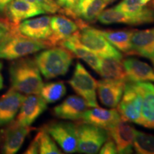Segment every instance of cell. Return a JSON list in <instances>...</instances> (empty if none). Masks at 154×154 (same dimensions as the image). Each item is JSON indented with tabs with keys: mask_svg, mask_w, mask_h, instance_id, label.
<instances>
[{
	"mask_svg": "<svg viewBox=\"0 0 154 154\" xmlns=\"http://www.w3.org/2000/svg\"><path fill=\"white\" fill-rule=\"evenodd\" d=\"M125 82L109 79L97 82V91L102 104L109 108L117 107L124 94Z\"/></svg>",
	"mask_w": 154,
	"mask_h": 154,
	"instance_id": "5bb4252c",
	"label": "cell"
},
{
	"mask_svg": "<svg viewBox=\"0 0 154 154\" xmlns=\"http://www.w3.org/2000/svg\"><path fill=\"white\" fill-rule=\"evenodd\" d=\"M106 38L119 51L126 54H133L131 37L135 30H100Z\"/></svg>",
	"mask_w": 154,
	"mask_h": 154,
	"instance_id": "d4e9b609",
	"label": "cell"
},
{
	"mask_svg": "<svg viewBox=\"0 0 154 154\" xmlns=\"http://www.w3.org/2000/svg\"><path fill=\"white\" fill-rule=\"evenodd\" d=\"M47 109V103L39 94L25 96L14 124L22 126H30Z\"/></svg>",
	"mask_w": 154,
	"mask_h": 154,
	"instance_id": "30bf717a",
	"label": "cell"
},
{
	"mask_svg": "<svg viewBox=\"0 0 154 154\" xmlns=\"http://www.w3.org/2000/svg\"><path fill=\"white\" fill-rule=\"evenodd\" d=\"M88 106L80 96H69L59 105L54 108L53 112L57 118L64 120L78 121L82 117Z\"/></svg>",
	"mask_w": 154,
	"mask_h": 154,
	"instance_id": "e0dca14e",
	"label": "cell"
},
{
	"mask_svg": "<svg viewBox=\"0 0 154 154\" xmlns=\"http://www.w3.org/2000/svg\"><path fill=\"white\" fill-rule=\"evenodd\" d=\"M97 73L104 79L124 81L128 79L123 62L118 59L101 58Z\"/></svg>",
	"mask_w": 154,
	"mask_h": 154,
	"instance_id": "484cf974",
	"label": "cell"
},
{
	"mask_svg": "<svg viewBox=\"0 0 154 154\" xmlns=\"http://www.w3.org/2000/svg\"><path fill=\"white\" fill-rule=\"evenodd\" d=\"M38 151H39V147H38V138L35 136L34 140H32V143L29 146L27 149L24 152L25 154H36L38 153Z\"/></svg>",
	"mask_w": 154,
	"mask_h": 154,
	"instance_id": "e575fe53",
	"label": "cell"
},
{
	"mask_svg": "<svg viewBox=\"0 0 154 154\" xmlns=\"http://www.w3.org/2000/svg\"><path fill=\"white\" fill-rule=\"evenodd\" d=\"M43 128L59 144L64 153H73L76 151V124L70 121H51Z\"/></svg>",
	"mask_w": 154,
	"mask_h": 154,
	"instance_id": "ba28073f",
	"label": "cell"
},
{
	"mask_svg": "<svg viewBox=\"0 0 154 154\" xmlns=\"http://www.w3.org/2000/svg\"><path fill=\"white\" fill-rule=\"evenodd\" d=\"M79 38L84 47L100 58L122 59L121 51L113 47L99 29L85 26L80 29Z\"/></svg>",
	"mask_w": 154,
	"mask_h": 154,
	"instance_id": "5b68a950",
	"label": "cell"
},
{
	"mask_svg": "<svg viewBox=\"0 0 154 154\" xmlns=\"http://www.w3.org/2000/svg\"><path fill=\"white\" fill-rule=\"evenodd\" d=\"M23 1H26V2H30V3L34 4V5H38V4H37V2H36V0H23Z\"/></svg>",
	"mask_w": 154,
	"mask_h": 154,
	"instance_id": "74e56055",
	"label": "cell"
},
{
	"mask_svg": "<svg viewBox=\"0 0 154 154\" xmlns=\"http://www.w3.org/2000/svg\"><path fill=\"white\" fill-rule=\"evenodd\" d=\"M45 13L44 9L38 5L23 0H14L11 2L5 11L7 21L11 27H17L19 23L25 19Z\"/></svg>",
	"mask_w": 154,
	"mask_h": 154,
	"instance_id": "4fadbf2b",
	"label": "cell"
},
{
	"mask_svg": "<svg viewBox=\"0 0 154 154\" xmlns=\"http://www.w3.org/2000/svg\"><path fill=\"white\" fill-rule=\"evenodd\" d=\"M77 150L80 153L95 154L109 138L107 130L88 123H76Z\"/></svg>",
	"mask_w": 154,
	"mask_h": 154,
	"instance_id": "8992f818",
	"label": "cell"
},
{
	"mask_svg": "<svg viewBox=\"0 0 154 154\" xmlns=\"http://www.w3.org/2000/svg\"><path fill=\"white\" fill-rule=\"evenodd\" d=\"M115 0H104V2L106 3L107 4V5H109V4H111V3H112V2H114Z\"/></svg>",
	"mask_w": 154,
	"mask_h": 154,
	"instance_id": "f35d334b",
	"label": "cell"
},
{
	"mask_svg": "<svg viewBox=\"0 0 154 154\" xmlns=\"http://www.w3.org/2000/svg\"><path fill=\"white\" fill-rule=\"evenodd\" d=\"M74 56L63 47L47 48L35 56V62L40 72L47 79L63 76L68 72Z\"/></svg>",
	"mask_w": 154,
	"mask_h": 154,
	"instance_id": "3957f363",
	"label": "cell"
},
{
	"mask_svg": "<svg viewBox=\"0 0 154 154\" xmlns=\"http://www.w3.org/2000/svg\"><path fill=\"white\" fill-rule=\"evenodd\" d=\"M134 148L137 153L154 154V136L136 130Z\"/></svg>",
	"mask_w": 154,
	"mask_h": 154,
	"instance_id": "83f0119b",
	"label": "cell"
},
{
	"mask_svg": "<svg viewBox=\"0 0 154 154\" xmlns=\"http://www.w3.org/2000/svg\"><path fill=\"white\" fill-rule=\"evenodd\" d=\"M143 103V92L139 82L127 79L125 82L124 94L117 106V111L121 119L139 124Z\"/></svg>",
	"mask_w": 154,
	"mask_h": 154,
	"instance_id": "277c9868",
	"label": "cell"
},
{
	"mask_svg": "<svg viewBox=\"0 0 154 154\" xmlns=\"http://www.w3.org/2000/svg\"><path fill=\"white\" fill-rule=\"evenodd\" d=\"M79 0H57V3L61 7V14L71 17L76 22L79 26H82L84 22L77 17L76 9Z\"/></svg>",
	"mask_w": 154,
	"mask_h": 154,
	"instance_id": "4dcf8cb0",
	"label": "cell"
},
{
	"mask_svg": "<svg viewBox=\"0 0 154 154\" xmlns=\"http://www.w3.org/2000/svg\"><path fill=\"white\" fill-rule=\"evenodd\" d=\"M51 17L42 16L31 19H25L17 26V30L22 35L41 41H48L51 36Z\"/></svg>",
	"mask_w": 154,
	"mask_h": 154,
	"instance_id": "7c38bea8",
	"label": "cell"
},
{
	"mask_svg": "<svg viewBox=\"0 0 154 154\" xmlns=\"http://www.w3.org/2000/svg\"><path fill=\"white\" fill-rule=\"evenodd\" d=\"M82 119L84 122L95 125L106 130L122 120L116 109L113 108L111 109H106L99 106L86 109Z\"/></svg>",
	"mask_w": 154,
	"mask_h": 154,
	"instance_id": "ac0fdd59",
	"label": "cell"
},
{
	"mask_svg": "<svg viewBox=\"0 0 154 154\" xmlns=\"http://www.w3.org/2000/svg\"><path fill=\"white\" fill-rule=\"evenodd\" d=\"M2 137H3V136H2V133L1 131H0V142L2 141Z\"/></svg>",
	"mask_w": 154,
	"mask_h": 154,
	"instance_id": "ab89813d",
	"label": "cell"
},
{
	"mask_svg": "<svg viewBox=\"0 0 154 154\" xmlns=\"http://www.w3.org/2000/svg\"><path fill=\"white\" fill-rule=\"evenodd\" d=\"M151 0H122L116 8L124 13L131 21V25L154 23V9L146 7Z\"/></svg>",
	"mask_w": 154,
	"mask_h": 154,
	"instance_id": "9c48e42d",
	"label": "cell"
},
{
	"mask_svg": "<svg viewBox=\"0 0 154 154\" xmlns=\"http://www.w3.org/2000/svg\"><path fill=\"white\" fill-rule=\"evenodd\" d=\"M49 47L47 41L29 38L12 27L0 40V59L14 60Z\"/></svg>",
	"mask_w": 154,
	"mask_h": 154,
	"instance_id": "7a4b0ae2",
	"label": "cell"
},
{
	"mask_svg": "<svg viewBox=\"0 0 154 154\" xmlns=\"http://www.w3.org/2000/svg\"><path fill=\"white\" fill-rule=\"evenodd\" d=\"M30 126H19L13 123L6 130L2 151L3 153L14 154L21 149L28 134L32 131Z\"/></svg>",
	"mask_w": 154,
	"mask_h": 154,
	"instance_id": "44dd1931",
	"label": "cell"
},
{
	"mask_svg": "<svg viewBox=\"0 0 154 154\" xmlns=\"http://www.w3.org/2000/svg\"><path fill=\"white\" fill-rule=\"evenodd\" d=\"M128 79L134 82H154V70L148 63L135 58L123 61Z\"/></svg>",
	"mask_w": 154,
	"mask_h": 154,
	"instance_id": "603a6c76",
	"label": "cell"
},
{
	"mask_svg": "<svg viewBox=\"0 0 154 154\" xmlns=\"http://www.w3.org/2000/svg\"><path fill=\"white\" fill-rule=\"evenodd\" d=\"M9 76L12 88L22 94H39L44 85L35 60L31 58L13 61L9 66Z\"/></svg>",
	"mask_w": 154,
	"mask_h": 154,
	"instance_id": "6da1fadb",
	"label": "cell"
},
{
	"mask_svg": "<svg viewBox=\"0 0 154 154\" xmlns=\"http://www.w3.org/2000/svg\"><path fill=\"white\" fill-rule=\"evenodd\" d=\"M66 93V88L63 82H49L44 84L39 95L47 103H52L62 99Z\"/></svg>",
	"mask_w": 154,
	"mask_h": 154,
	"instance_id": "4316f807",
	"label": "cell"
},
{
	"mask_svg": "<svg viewBox=\"0 0 154 154\" xmlns=\"http://www.w3.org/2000/svg\"><path fill=\"white\" fill-rule=\"evenodd\" d=\"M38 138L39 151L41 154H61L62 152L58 148L56 141L50 135L42 128L36 134Z\"/></svg>",
	"mask_w": 154,
	"mask_h": 154,
	"instance_id": "f546056e",
	"label": "cell"
},
{
	"mask_svg": "<svg viewBox=\"0 0 154 154\" xmlns=\"http://www.w3.org/2000/svg\"><path fill=\"white\" fill-rule=\"evenodd\" d=\"M143 92V103L139 125L154 129V84L138 82Z\"/></svg>",
	"mask_w": 154,
	"mask_h": 154,
	"instance_id": "7402d4cb",
	"label": "cell"
},
{
	"mask_svg": "<svg viewBox=\"0 0 154 154\" xmlns=\"http://www.w3.org/2000/svg\"><path fill=\"white\" fill-rule=\"evenodd\" d=\"M109 137L116 146L118 153H132L136 129L128 121L121 120L107 129Z\"/></svg>",
	"mask_w": 154,
	"mask_h": 154,
	"instance_id": "8fae6325",
	"label": "cell"
},
{
	"mask_svg": "<svg viewBox=\"0 0 154 154\" xmlns=\"http://www.w3.org/2000/svg\"><path fill=\"white\" fill-rule=\"evenodd\" d=\"M107 5L104 0H79L76 9V15L86 23L95 22Z\"/></svg>",
	"mask_w": 154,
	"mask_h": 154,
	"instance_id": "cb8c5ba5",
	"label": "cell"
},
{
	"mask_svg": "<svg viewBox=\"0 0 154 154\" xmlns=\"http://www.w3.org/2000/svg\"><path fill=\"white\" fill-rule=\"evenodd\" d=\"M24 99L25 96L13 88L0 97V126L14 121Z\"/></svg>",
	"mask_w": 154,
	"mask_h": 154,
	"instance_id": "2e32d148",
	"label": "cell"
},
{
	"mask_svg": "<svg viewBox=\"0 0 154 154\" xmlns=\"http://www.w3.org/2000/svg\"><path fill=\"white\" fill-rule=\"evenodd\" d=\"M38 5L42 9H44L46 13L49 14H56L61 13V9L59 5L54 0H36Z\"/></svg>",
	"mask_w": 154,
	"mask_h": 154,
	"instance_id": "1f68e13d",
	"label": "cell"
},
{
	"mask_svg": "<svg viewBox=\"0 0 154 154\" xmlns=\"http://www.w3.org/2000/svg\"><path fill=\"white\" fill-rule=\"evenodd\" d=\"M69 84L79 96L85 100L88 106H99L96 98L97 82L80 62L76 63Z\"/></svg>",
	"mask_w": 154,
	"mask_h": 154,
	"instance_id": "52a82bcc",
	"label": "cell"
},
{
	"mask_svg": "<svg viewBox=\"0 0 154 154\" xmlns=\"http://www.w3.org/2000/svg\"><path fill=\"white\" fill-rule=\"evenodd\" d=\"M50 26L52 34L47 42L51 47L59 45L63 40L80 30L79 26L74 20L63 15L51 17Z\"/></svg>",
	"mask_w": 154,
	"mask_h": 154,
	"instance_id": "9a60e30c",
	"label": "cell"
},
{
	"mask_svg": "<svg viewBox=\"0 0 154 154\" xmlns=\"http://www.w3.org/2000/svg\"><path fill=\"white\" fill-rule=\"evenodd\" d=\"M79 31L76 32L70 37L61 42L59 45L68 49L75 57L84 60L92 69L98 72L101 58L95 54L92 53L80 43L79 38Z\"/></svg>",
	"mask_w": 154,
	"mask_h": 154,
	"instance_id": "ffe728a7",
	"label": "cell"
},
{
	"mask_svg": "<svg viewBox=\"0 0 154 154\" xmlns=\"http://www.w3.org/2000/svg\"><path fill=\"white\" fill-rule=\"evenodd\" d=\"M99 153L101 154H115L118 153L116 146L114 141L110 137L106 140V142L101 146V149L99 150Z\"/></svg>",
	"mask_w": 154,
	"mask_h": 154,
	"instance_id": "d6a6232c",
	"label": "cell"
},
{
	"mask_svg": "<svg viewBox=\"0 0 154 154\" xmlns=\"http://www.w3.org/2000/svg\"><path fill=\"white\" fill-rule=\"evenodd\" d=\"M133 54L139 55L154 61V27L135 30L131 37Z\"/></svg>",
	"mask_w": 154,
	"mask_h": 154,
	"instance_id": "d6986e66",
	"label": "cell"
},
{
	"mask_svg": "<svg viewBox=\"0 0 154 154\" xmlns=\"http://www.w3.org/2000/svg\"><path fill=\"white\" fill-rule=\"evenodd\" d=\"M151 7H152V8L154 9V0H153V2H151Z\"/></svg>",
	"mask_w": 154,
	"mask_h": 154,
	"instance_id": "60d3db41",
	"label": "cell"
},
{
	"mask_svg": "<svg viewBox=\"0 0 154 154\" xmlns=\"http://www.w3.org/2000/svg\"><path fill=\"white\" fill-rule=\"evenodd\" d=\"M152 62H153V66H154V61H152Z\"/></svg>",
	"mask_w": 154,
	"mask_h": 154,
	"instance_id": "b9f144b4",
	"label": "cell"
},
{
	"mask_svg": "<svg viewBox=\"0 0 154 154\" xmlns=\"http://www.w3.org/2000/svg\"><path fill=\"white\" fill-rule=\"evenodd\" d=\"M11 29V25L9 24V23L7 20L0 19V40L8 34Z\"/></svg>",
	"mask_w": 154,
	"mask_h": 154,
	"instance_id": "836d02e7",
	"label": "cell"
},
{
	"mask_svg": "<svg viewBox=\"0 0 154 154\" xmlns=\"http://www.w3.org/2000/svg\"><path fill=\"white\" fill-rule=\"evenodd\" d=\"M97 20L101 24L109 25L113 24H124L131 25V21L124 13L116 7L107 9L101 11Z\"/></svg>",
	"mask_w": 154,
	"mask_h": 154,
	"instance_id": "f1b7e54d",
	"label": "cell"
},
{
	"mask_svg": "<svg viewBox=\"0 0 154 154\" xmlns=\"http://www.w3.org/2000/svg\"><path fill=\"white\" fill-rule=\"evenodd\" d=\"M14 0H0V14H5L7 7Z\"/></svg>",
	"mask_w": 154,
	"mask_h": 154,
	"instance_id": "d590c367",
	"label": "cell"
},
{
	"mask_svg": "<svg viewBox=\"0 0 154 154\" xmlns=\"http://www.w3.org/2000/svg\"><path fill=\"white\" fill-rule=\"evenodd\" d=\"M2 63L0 62V91L2 89L4 86V83H3V77L2 74Z\"/></svg>",
	"mask_w": 154,
	"mask_h": 154,
	"instance_id": "8d00e7d4",
	"label": "cell"
}]
</instances>
